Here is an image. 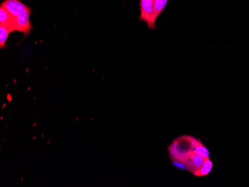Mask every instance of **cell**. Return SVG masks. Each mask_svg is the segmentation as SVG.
I'll return each instance as SVG.
<instances>
[{"label": "cell", "instance_id": "6da1fadb", "mask_svg": "<svg viewBox=\"0 0 249 187\" xmlns=\"http://www.w3.org/2000/svg\"><path fill=\"white\" fill-rule=\"evenodd\" d=\"M201 141L194 136L184 135L172 142L168 146L169 157L171 161L178 167H184V164L197 146H199Z\"/></svg>", "mask_w": 249, "mask_h": 187}, {"label": "cell", "instance_id": "7a4b0ae2", "mask_svg": "<svg viewBox=\"0 0 249 187\" xmlns=\"http://www.w3.org/2000/svg\"><path fill=\"white\" fill-rule=\"evenodd\" d=\"M141 16L140 20H142L146 23L149 29L155 30V23L154 22V0H141Z\"/></svg>", "mask_w": 249, "mask_h": 187}, {"label": "cell", "instance_id": "3957f363", "mask_svg": "<svg viewBox=\"0 0 249 187\" xmlns=\"http://www.w3.org/2000/svg\"><path fill=\"white\" fill-rule=\"evenodd\" d=\"M31 8L24 13L21 14L15 18V29L18 32H22L25 35L29 34L32 29V23L30 20Z\"/></svg>", "mask_w": 249, "mask_h": 187}, {"label": "cell", "instance_id": "277c9868", "mask_svg": "<svg viewBox=\"0 0 249 187\" xmlns=\"http://www.w3.org/2000/svg\"><path fill=\"white\" fill-rule=\"evenodd\" d=\"M207 159L208 157H204L194 152L187 159V162L184 164V168L191 174H194V173L196 172L201 168Z\"/></svg>", "mask_w": 249, "mask_h": 187}, {"label": "cell", "instance_id": "5b68a950", "mask_svg": "<svg viewBox=\"0 0 249 187\" xmlns=\"http://www.w3.org/2000/svg\"><path fill=\"white\" fill-rule=\"evenodd\" d=\"M1 5H3L15 18L30 9L29 6L22 3L19 0H4Z\"/></svg>", "mask_w": 249, "mask_h": 187}, {"label": "cell", "instance_id": "8992f818", "mask_svg": "<svg viewBox=\"0 0 249 187\" xmlns=\"http://www.w3.org/2000/svg\"><path fill=\"white\" fill-rule=\"evenodd\" d=\"M0 26H5L11 31V32L16 31L15 17L2 5L0 6Z\"/></svg>", "mask_w": 249, "mask_h": 187}, {"label": "cell", "instance_id": "52a82bcc", "mask_svg": "<svg viewBox=\"0 0 249 187\" xmlns=\"http://www.w3.org/2000/svg\"><path fill=\"white\" fill-rule=\"evenodd\" d=\"M169 0H154V22L156 23V20L159 17L164 8H166Z\"/></svg>", "mask_w": 249, "mask_h": 187}, {"label": "cell", "instance_id": "ba28073f", "mask_svg": "<svg viewBox=\"0 0 249 187\" xmlns=\"http://www.w3.org/2000/svg\"><path fill=\"white\" fill-rule=\"evenodd\" d=\"M213 167V162L211 161V159L208 158L205 163L203 164L201 168L196 172L194 173V175L196 176V177H204V176L208 175L212 171Z\"/></svg>", "mask_w": 249, "mask_h": 187}, {"label": "cell", "instance_id": "9c48e42d", "mask_svg": "<svg viewBox=\"0 0 249 187\" xmlns=\"http://www.w3.org/2000/svg\"><path fill=\"white\" fill-rule=\"evenodd\" d=\"M11 31L5 26H0V48L5 47V43L8 38Z\"/></svg>", "mask_w": 249, "mask_h": 187}, {"label": "cell", "instance_id": "30bf717a", "mask_svg": "<svg viewBox=\"0 0 249 187\" xmlns=\"http://www.w3.org/2000/svg\"><path fill=\"white\" fill-rule=\"evenodd\" d=\"M194 152L198 153V154H201V155L204 156V157H208V158L210 157L209 150H208V148L205 145L203 144L202 142H201L199 146L196 148Z\"/></svg>", "mask_w": 249, "mask_h": 187}]
</instances>
